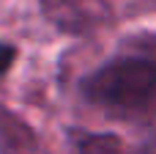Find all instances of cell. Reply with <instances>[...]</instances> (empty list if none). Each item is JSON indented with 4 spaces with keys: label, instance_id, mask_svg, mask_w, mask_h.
Returning a JSON list of instances; mask_svg holds the SVG:
<instances>
[{
    "label": "cell",
    "instance_id": "6da1fadb",
    "mask_svg": "<svg viewBox=\"0 0 156 154\" xmlns=\"http://www.w3.org/2000/svg\"><path fill=\"white\" fill-rule=\"evenodd\" d=\"M77 91L107 116L151 118L156 116V52H118L88 72Z\"/></svg>",
    "mask_w": 156,
    "mask_h": 154
},
{
    "label": "cell",
    "instance_id": "7a4b0ae2",
    "mask_svg": "<svg viewBox=\"0 0 156 154\" xmlns=\"http://www.w3.org/2000/svg\"><path fill=\"white\" fill-rule=\"evenodd\" d=\"M36 130L14 110L0 105V154H36Z\"/></svg>",
    "mask_w": 156,
    "mask_h": 154
},
{
    "label": "cell",
    "instance_id": "3957f363",
    "mask_svg": "<svg viewBox=\"0 0 156 154\" xmlns=\"http://www.w3.org/2000/svg\"><path fill=\"white\" fill-rule=\"evenodd\" d=\"M77 154H156L148 146H129L115 132H74Z\"/></svg>",
    "mask_w": 156,
    "mask_h": 154
},
{
    "label": "cell",
    "instance_id": "277c9868",
    "mask_svg": "<svg viewBox=\"0 0 156 154\" xmlns=\"http://www.w3.org/2000/svg\"><path fill=\"white\" fill-rule=\"evenodd\" d=\"M16 55H19V50L11 41H0V80L11 72V66L16 63Z\"/></svg>",
    "mask_w": 156,
    "mask_h": 154
}]
</instances>
